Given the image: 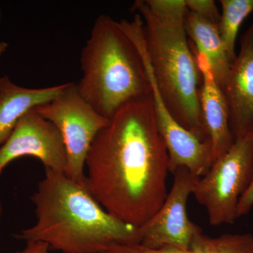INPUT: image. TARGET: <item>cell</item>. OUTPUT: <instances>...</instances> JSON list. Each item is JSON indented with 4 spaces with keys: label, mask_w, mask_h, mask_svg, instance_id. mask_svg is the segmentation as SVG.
I'll return each instance as SVG.
<instances>
[{
    "label": "cell",
    "mask_w": 253,
    "mask_h": 253,
    "mask_svg": "<svg viewBox=\"0 0 253 253\" xmlns=\"http://www.w3.org/2000/svg\"><path fill=\"white\" fill-rule=\"evenodd\" d=\"M85 168L88 189L110 214L136 227L154 215L169 169L151 94L118 110L95 137Z\"/></svg>",
    "instance_id": "cell-1"
},
{
    "label": "cell",
    "mask_w": 253,
    "mask_h": 253,
    "mask_svg": "<svg viewBox=\"0 0 253 253\" xmlns=\"http://www.w3.org/2000/svg\"><path fill=\"white\" fill-rule=\"evenodd\" d=\"M32 201L36 224L16 235L18 239L45 243L63 253H101L111 245L140 244L139 227L110 214L87 186L65 172L45 169Z\"/></svg>",
    "instance_id": "cell-2"
},
{
    "label": "cell",
    "mask_w": 253,
    "mask_h": 253,
    "mask_svg": "<svg viewBox=\"0 0 253 253\" xmlns=\"http://www.w3.org/2000/svg\"><path fill=\"white\" fill-rule=\"evenodd\" d=\"M78 92L107 119L132 100L151 94L139 50L118 21L100 15L82 50Z\"/></svg>",
    "instance_id": "cell-3"
},
{
    "label": "cell",
    "mask_w": 253,
    "mask_h": 253,
    "mask_svg": "<svg viewBox=\"0 0 253 253\" xmlns=\"http://www.w3.org/2000/svg\"><path fill=\"white\" fill-rule=\"evenodd\" d=\"M134 11L142 18L146 49L160 95L174 119L209 141L200 104L201 74L185 30L186 16L158 17L145 1Z\"/></svg>",
    "instance_id": "cell-4"
},
{
    "label": "cell",
    "mask_w": 253,
    "mask_h": 253,
    "mask_svg": "<svg viewBox=\"0 0 253 253\" xmlns=\"http://www.w3.org/2000/svg\"><path fill=\"white\" fill-rule=\"evenodd\" d=\"M253 174V134L234 141L225 154L199 178L192 195L207 212L212 226L229 224L237 218L240 199Z\"/></svg>",
    "instance_id": "cell-5"
},
{
    "label": "cell",
    "mask_w": 253,
    "mask_h": 253,
    "mask_svg": "<svg viewBox=\"0 0 253 253\" xmlns=\"http://www.w3.org/2000/svg\"><path fill=\"white\" fill-rule=\"evenodd\" d=\"M35 110L53 123L62 136L67 157L65 174L75 182L87 186L86 156L95 137L110 120L82 97L74 83H68L57 97Z\"/></svg>",
    "instance_id": "cell-6"
},
{
    "label": "cell",
    "mask_w": 253,
    "mask_h": 253,
    "mask_svg": "<svg viewBox=\"0 0 253 253\" xmlns=\"http://www.w3.org/2000/svg\"><path fill=\"white\" fill-rule=\"evenodd\" d=\"M123 30L135 44L144 61L151 84L156 124L169 156V172L184 168L196 175L203 174L211 164V145L183 127L161 98L148 56L142 21L134 18L126 21L123 25Z\"/></svg>",
    "instance_id": "cell-7"
},
{
    "label": "cell",
    "mask_w": 253,
    "mask_h": 253,
    "mask_svg": "<svg viewBox=\"0 0 253 253\" xmlns=\"http://www.w3.org/2000/svg\"><path fill=\"white\" fill-rule=\"evenodd\" d=\"M174 174L172 188L162 206L139 227L140 244L188 251L194 236L202 230L190 220L187 212L188 199L199 177L184 168H178Z\"/></svg>",
    "instance_id": "cell-8"
},
{
    "label": "cell",
    "mask_w": 253,
    "mask_h": 253,
    "mask_svg": "<svg viewBox=\"0 0 253 253\" xmlns=\"http://www.w3.org/2000/svg\"><path fill=\"white\" fill-rule=\"evenodd\" d=\"M23 156L38 158L45 169L66 170L67 157L62 136L56 126L35 109L19 120L0 146V174L9 163Z\"/></svg>",
    "instance_id": "cell-9"
},
{
    "label": "cell",
    "mask_w": 253,
    "mask_h": 253,
    "mask_svg": "<svg viewBox=\"0 0 253 253\" xmlns=\"http://www.w3.org/2000/svg\"><path fill=\"white\" fill-rule=\"evenodd\" d=\"M222 90L234 141L253 134V23L240 39Z\"/></svg>",
    "instance_id": "cell-10"
},
{
    "label": "cell",
    "mask_w": 253,
    "mask_h": 253,
    "mask_svg": "<svg viewBox=\"0 0 253 253\" xmlns=\"http://www.w3.org/2000/svg\"><path fill=\"white\" fill-rule=\"evenodd\" d=\"M190 45L201 74L200 104L211 144L212 164L234 142L229 125V107L224 91L216 81L207 58Z\"/></svg>",
    "instance_id": "cell-11"
},
{
    "label": "cell",
    "mask_w": 253,
    "mask_h": 253,
    "mask_svg": "<svg viewBox=\"0 0 253 253\" xmlns=\"http://www.w3.org/2000/svg\"><path fill=\"white\" fill-rule=\"evenodd\" d=\"M67 84L28 88L15 84L7 76L0 78V146L25 114L57 97Z\"/></svg>",
    "instance_id": "cell-12"
},
{
    "label": "cell",
    "mask_w": 253,
    "mask_h": 253,
    "mask_svg": "<svg viewBox=\"0 0 253 253\" xmlns=\"http://www.w3.org/2000/svg\"><path fill=\"white\" fill-rule=\"evenodd\" d=\"M187 36L191 45L207 58L214 78L222 89L231 62L226 54L217 24L200 18L188 10L185 19Z\"/></svg>",
    "instance_id": "cell-13"
},
{
    "label": "cell",
    "mask_w": 253,
    "mask_h": 253,
    "mask_svg": "<svg viewBox=\"0 0 253 253\" xmlns=\"http://www.w3.org/2000/svg\"><path fill=\"white\" fill-rule=\"evenodd\" d=\"M218 30L231 63L236 56V42L240 27L253 11V0H221Z\"/></svg>",
    "instance_id": "cell-14"
},
{
    "label": "cell",
    "mask_w": 253,
    "mask_h": 253,
    "mask_svg": "<svg viewBox=\"0 0 253 253\" xmlns=\"http://www.w3.org/2000/svg\"><path fill=\"white\" fill-rule=\"evenodd\" d=\"M189 253H253V235L250 233L225 234L217 237L205 235L202 230L191 242Z\"/></svg>",
    "instance_id": "cell-15"
},
{
    "label": "cell",
    "mask_w": 253,
    "mask_h": 253,
    "mask_svg": "<svg viewBox=\"0 0 253 253\" xmlns=\"http://www.w3.org/2000/svg\"><path fill=\"white\" fill-rule=\"evenodd\" d=\"M188 10L200 18L218 25L220 19V13L212 0H186Z\"/></svg>",
    "instance_id": "cell-16"
},
{
    "label": "cell",
    "mask_w": 253,
    "mask_h": 253,
    "mask_svg": "<svg viewBox=\"0 0 253 253\" xmlns=\"http://www.w3.org/2000/svg\"><path fill=\"white\" fill-rule=\"evenodd\" d=\"M101 253H189L174 248H150L141 244H114L106 248Z\"/></svg>",
    "instance_id": "cell-17"
},
{
    "label": "cell",
    "mask_w": 253,
    "mask_h": 253,
    "mask_svg": "<svg viewBox=\"0 0 253 253\" xmlns=\"http://www.w3.org/2000/svg\"><path fill=\"white\" fill-rule=\"evenodd\" d=\"M253 208V174L249 187L240 199L237 208V218L249 214Z\"/></svg>",
    "instance_id": "cell-18"
},
{
    "label": "cell",
    "mask_w": 253,
    "mask_h": 253,
    "mask_svg": "<svg viewBox=\"0 0 253 253\" xmlns=\"http://www.w3.org/2000/svg\"><path fill=\"white\" fill-rule=\"evenodd\" d=\"M49 246L45 243H27L26 249L18 253H48Z\"/></svg>",
    "instance_id": "cell-19"
},
{
    "label": "cell",
    "mask_w": 253,
    "mask_h": 253,
    "mask_svg": "<svg viewBox=\"0 0 253 253\" xmlns=\"http://www.w3.org/2000/svg\"><path fill=\"white\" fill-rule=\"evenodd\" d=\"M8 49V44L6 42H0V57L6 52Z\"/></svg>",
    "instance_id": "cell-20"
},
{
    "label": "cell",
    "mask_w": 253,
    "mask_h": 253,
    "mask_svg": "<svg viewBox=\"0 0 253 253\" xmlns=\"http://www.w3.org/2000/svg\"><path fill=\"white\" fill-rule=\"evenodd\" d=\"M0 19H1V12H0Z\"/></svg>",
    "instance_id": "cell-21"
}]
</instances>
